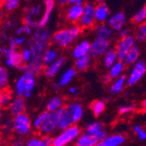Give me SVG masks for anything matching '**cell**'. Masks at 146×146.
<instances>
[{"mask_svg": "<svg viewBox=\"0 0 146 146\" xmlns=\"http://www.w3.org/2000/svg\"><path fill=\"white\" fill-rule=\"evenodd\" d=\"M52 32L50 29L45 27H36L32 32V38L28 42V46L31 51L32 57L26 65V70L32 72L35 75H39L44 70L42 55L51 43ZM25 70V71H26Z\"/></svg>", "mask_w": 146, "mask_h": 146, "instance_id": "6da1fadb", "label": "cell"}, {"mask_svg": "<svg viewBox=\"0 0 146 146\" xmlns=\"http://www.w3.org/2000/svg\"><path fill=\"white\" fill-rule=\"evenodd\" d=\"M83 28L79 25H73L61 28L52 33L51 43L54 46L64 49L70 46L81 35Z\"/></svg>", "mask_w": 146, "mask_h": 146, "instance_id": "7a4b0ae2", "label": "cell"}, {"mask_svg": "<svg viewBox=\"0 0 146 146\" xmlns=\"http://www.w3.org/2000/svg\"><path fill=\"white\" fill-rule=\"evenodd\" d=\"M84 110L83 107L78 102L69 103L65 108H64V111L61 115L58 130L64 131L70 126L79 122L83 116Z\"/></svg>", "mask_w": 146, "mask_h": 146, "instance_id": "3957f363", "label": "cell"}, {"mask_svg": "<svg viewBox=\"0 0 146 146\" xmlns=\"http://www.w3.org/2000/svg\"><path fill=\"white\" fill-rule=\"evenodd\" d=\"M13 131L19 137H27L32 130V123L27 114L25 112L13 116L12 119Z\"/></svg>", "mask_w": 146, "mask_h": 146, "instance_id": "277c9868", "label": "cell"}, {"mask_svg": "<svg viewBox=\"0 0 146 146\" xmlns=\"http://www.w3.org/2000/svg\"><path fill=\"white\" fill-rule=\"evenodd\" d=\"M43 8L44 5L41 4H34L27 7L24 16V24L31 28L38 27L39 20L43 15Z\"/></svg>", "mask_w": 146, "mask_h": 146, "instance_id": "5b68a950", "label": "cell"}, {"mask_svg": "<svg viewBox=\"0 0 146 146\" xmlns=\"http://www.w3.org/2000/svg\"><path fill=\"white\" fill-rule=\"evenodd\" d=\"M80 134V130L78 126L73 124L67 129L61 131L52 141V146H66L68 143L75 140Z\"/></svg>", "mask_w": 146, "mask_h": 146, "instance_id": "8992f818", "label": "cell"}, {"mask_svg": "<svg viewBox=\"0 0 146 146\" xmlns=\"http://www.w3.org/2000/svg\"><path fill=\"white\" fill-rule=\"evenodd\" d=\"M64 111V108H60L58 110L53 111V112H49L46 119L44 120L43 125L39 129V132L41 135L44 136H48L49 134H51L58 129V122L61 117V115Z\"/></svg>", "mask_w": 146, "mask_h": 146, "instance_id": "52a82bcc", "label": "cell"}, {"mask_svg": "<svg viewBox=\"0 0 146 146\" xmlns=\"http://www.w3.org/2000/svg\"><path fill=\"white\" fill-rule=\"evenodd\" d=\"M95 4L89 2L84 5V11L78 21V25L83 29H91L96 26Z\"/></svg>", "mask_w": 146, "mask_h": 146, "instance_id": "ba28073f", "label": "cell"}, {"mask_svg": "<svg viewBox=\"0 0 146 146\" xmlns=\"http://www.w3.org/2000/svg\"><path fill=\"white\" fill-rule=\"evenodd\" d=\"M136 36L133 34H129L123 38H120L117 42L115 47L116 52L117 53L118 60L123 61L128 52L132 48L134 45H136Z\"/></svg>", "mask_w": 146, "mask_h": 146, "instance_id": "9c48e42d", "label": "cell"}, {"mask_svg": "<svg viewBox=\"0 0 146 146\" xmlns=\"http://www.w3.org/2000/svg\"><path fill=\"white\" fill-rule=\"evenodd\" d=\"M110 48H111V40L96 37L90 42V55L93 59L101 58Z\"/></svg>", "mask_w": 146, "mask_h": 146, "instance_id": "30bf717a", "label": "cell"}, {"mask_svg": "<svg viewBox=\"0 0 146 146\" xmlns=\"http://www.w3.org/2000/svg\"><path fill=\"white\" fill-rule=\"evenodd\" d=\"M146 74V62L143 60H138L132 65L131 72L127 77V85L133 86L137 83Z\"/></svg>", "mask_w": 146, "mask_h": 146, "instance_id": "8fae6325", "label": "cell"}, {"mask_svg": "<svg viewBox=\"0 0 146 146\" xmlns=\"http://www.w3.org/2000/svg\"><path fill=\"white\" fill-rule=\"evenodd\" d=\"M126 15L123 11H117L112 15H110L106 23L111 27L113 32H118L126 25Z\"/></svg>", "mask_w": 146, "mask_h": 146, "instance_id": "7c38bea8", "label": "cell"}, {"mask_svg": "<svg viewBox=\"0 0 146 146\" xmlns=\"http://www.w3.org/2000/svg\"><path fill=\"white\" fill-rule=\"evenodd\" d=\"M65 62H66L65 57L59 56L54 62L44 67V75H45V77L49 79H52L54 77H56L60 73Z\"/></svg>", "mask_w": 146, "mask_h": 146, "instance_id": "4fadbf2b", "label": "cell"}, {"mask_svg": "<svg viewBox=\"0 0 146 146\" xmlns=\"http://www.w3.org/2000/svg\"><path fill=\"white\" fill-rule=\"evenodd\" d=\"M83 11H84V5L83 4L70 5L65 12L66 20L72 24L78 23L80 17L83 14Z\"/></svg>", "mask_w": 146, "mask_h": 146, "instance_id": "5bb4252c", "label": "cell"}, {"mask_svg": "<svg viewBox=\"0 0 146 146\" xmlns=\"http://www.w3.org/2000/svg\"><path fill=\"white\" fill-rule=\"evenodd\" d=\"M56 6V0H44V11L38 23V26L45 27L49 24L51 15Z\"/></svg>", "mask_w": 146, "mask_h": 146, "instance_id": "9a60e30c", "label": "cell"}, {"mask_svg": "<svg viewBox=\"0 0 146 146\" xmlns=\"http://www.w3.org/2000/svg\"><path fill=\"white\" fill-rule=\"evenodd\" d=\"M95 5V17L97 24L106 23L110 15H111L109 7L104 0H99Z\"/></svg>", "mask_w": 146, "mask_h": 146, "instance_id": "2e32d148", "label": "cell"}, {"mask_svg": "<svg viewBox=\"0 0 146 146\" xmlns=\"http://www.w3.org/2000/svg\"><path fill=\"white\" fill-rule=\"evenodd\" d=\"M90 41L88 40H82L78 41L74 46V47L72 48L71 54L72 57L75 60H77L90 54Z\"/></svg>", "mask_w": 146, "mask_h": 146, "instance_id": "e0dca14e", "label": "cell"}, {"mask_svg": "<svg viewBox=\"0 0 146 146\" xmlns=\"http://www.w3.org/2000/svg\"><path fill=\"white\" fill-rule=\"evenodd\" d=\"M77 72L78 71L75 67H69L66 70H64V72L60 75L58 82L55 84L54 88L59 89L61 87L67 86L69 83H70L72 81L73 79L75 78V76L77 75Z\"/></svg>", "mask_w": 146, "mask_h": 146, "instance_id": "ac0fdd59", "label": "cell"}, {"mask_svg": "<svg viewBox=\"0 0 146 146\" xmlns=\"http://www.w3.org/2000/svg\"><path fill=\"white\" fill-rule=\"evenodd\" d=\"M26 102L24 96H17L12 100L9 106V112L11 116H16L19 114H22L25 111Z\"/></svg>", "mask_w": 146, "mask_h": 146, "instance_id": "d6986e66", "label": "cell"}, {"mask_svg": "<svg viewBox=\"0 0 146 146\" xmlns=\"http://www.w3.org/2000/svg\"><path fill=\"white\" fill-rule=\"evenodd\" d=\"M94 32L96 37H100L109 40H111L114 36L113 30L107 25V23H99L96 25L94 26Z\"/></svg>", "mask_w": 146, "mask_h": 146, "instance_id": "ffe728a7", "label": "cell"}, {"mask_svg": "<svg viewBox=\"0 0 146 146\" xmlns=\"http://www.w3.org/2000/svg\"><path fill=\"white\" fill-rule=\"evenodd\" d=\"M24 75L25 77V98H30L31 96L32 91L36 86V75L31 71H25Z\"/></svg>", "mask_w": 146, "mask_h": 146, "instance_id": "44dd1931", "label": "cell"}, {"mask_svg": "<svg viewBox=\"0 0 146 146\" xmlns=\"http://www.w3.org/2000/svg\"><path fill=\"white\" fill-rule=\"evenodd\" d=\"M117 61L118 57L115 48H110L102 56V63L107 69L111 68Z\"/></svg>", "mask_w": 146, "mask_h": 146, "instance_id": "7402d4cb", "label": "cell"}, {"mask_svg": "<svg viewBox=\"0 0 146 146\" xmlns=\"http://www.w3.org/2000/svg\"><path fill=\"white\" fill-rule=\"evenodd\" d=\"M59 57V52L58 50L57 49V47L55 46H49L43 53L42 55V61H43V64L44 66H48L50 64H51L52 62H54Z\"/></svg>", "mask_w": 146, "mask_h": 146, "instance_id": "603a6c76", "label": "cell"}, {"mask_svg": "<svg viewBox=\"0 0 146 146\" xmlns=\"http://www.w3.org/2000/svg\"><path fill=\"white\" fill-rule=\"evenodd\" d=\"M139 56H140V48L136 44L128 52L123 60V62L125 63L126 66H132L139 60Z\"/></svg>", "mask_w": 146, "mask_h": 146, "instance_id": "cb8c5ba5", "label": "cell"}, {"mask_svg": "<svg viewBox=\"0 0 146 146\" xmlns=\"http://www.w3.org/2000/svg\"><path fill=\"white\" fill-rule=\"evenodd\" d=\"M125 84H127V77L123 75L114 80V81L110 87V92L111 95H118L123 89Z\"/></svg>", "mask_w": 146, "mask_h": 146, "instance_id": "d4e9b609", "label": "cell"}, {"mask_svg": "<svg viewBox=\"0 0 146 146\" xmlns=\"http://www.w3.org/2000/svg\"><path fill=\"white\" fill-rule=\"evenodd\" d=\"M125 67H126V65L123 62V61L118 60L111 68L109 69L108 75L111 76V78L112 80H115L116 78H118L119 76L123 75V72L125 70Z\"/></svg>", "mask_w": 146, "mask_h": 146, "instance_id": "484cf974", "label": "cell"}, {"mask_svg": "<svg viewBox=\"0 0 146 146\" xmlns=\"http://www.w3.org/2000/svg\"><path fill=\"white\" fill-rule=\"evenodd\" d=\"M98 139L95 135L89 133L82 135L77 141V146H96L98 143Z\"/></svg>", "mask_w": 146, "mask_h": 146, "instance_id": "4316f807", "label": "cell"}, {"mask_svg": "<svg viewBox=\"0 0 146 146\" xmlns=\"http://www.w3.org/2000/svg\"><path fill=\"white\" fill-rule=\"evenodd\" d=\"M92 61H93V58L91 57L90 54H88V55H85L84 57L77 59L75 61L74 67L77 69V71L84 72L87 69H89V67L91 66V64H92Z\"/></svg>", "mask_w": 146, "mask_h": 146, "instance_id": "83f0119b", "label": "cell"}, {"mask_svg": "<svg viewBox=\"0 0 146 146\" xmlns=\"http://www.w3.org/2000/svg\"><path fill=\"white\" fill-rule=\"evenodd\" d=\"M64 108V100L60 96H54L52 97L47 103L46 109L48 112H53L58 110L60 108Z\"/></svg>", "mask_w": 146, "mask_h": 146, "instance_id": "f1b7e54d", "label": "cell"}, {"mask_svg": "<svg viewBox=\"0 0 146 146\" xmlns=\"http://www.w3.org/2000/svg\"><path fill=\"white\" fill-rule=\"evenodd\" d=\"M9 84V72L6 67L0 66V92L6 90Z\"/></svg>", "mask_w": 146, "mask_h": 146, "instance_id": "f546056e", "label": "cell"}, {"mask_svg": "<svg viewBox=\"0 0 146 146\" xmlns=\"http://www.w3.org/2000/svg\"><path fill=\"white\" fill-rule=\"evenodd\" d=\"M146 21V5L140 8L133 16L132 22L137 26H140Z\"/></svg>", "mask_w": 146, "mask_h": 146, "instance_id": "4dcf8cb0", "label": "cell"}, {"mask_svg": "<svg viewBox=\"0 0 146 146\" xmlns=\"http://www.w3.org/2000/svg\"><path fill=\"white\" fill-rule=\"evenodd\" d=\"M25 84V77L23 73V74L17 79L15 82V94L17 96H24Z\"/></svg>", "mask_w": 146, "mask_h": 146, "instance_id": "1f68e13d", "label": "cell"}, {"mask_svg": "<svg viewBox=\"0 0 146 146\" xmlns=\"http://www.w3.org/2000/svg\"><path fill=\"white\" fill-rule=\"evenodd\" d=\"M123 142H124V137L121 135H116V136L104 138L102 143L105 146H119Z\"/></svg>", "mask_w": 146, "mask_h": 146, "instance_id": "d6a6232c", "label": "cell"}, {"mask_svg": "<svg viewBox=\"0 0 146 146\" xmlns=\"http://www.w3.org/2000/svg\"><path fill=\"white\" fill-rule=\"evenodd\" d=\"M90 108L93 111L95 116H98L104 111L105 103L103 101H94L90 104Z\"/></svg>", "mask_w": 146, "mask_h": 146, "instance_id": "836d02e7", "label": "cell"}, {"mask_svg": "<svg viewBox=\"0 0 146 146\" xmlns=\"http://www.w3.org/2000/svg\"><path fill=\"white\" fill-rule=\"evenodd\" d=\"M22 0H2V5L6 11H14L19 5Z\"/></svg>", "mask_w": 146, "mask_h": 146, "instance_id": "e575fe53", "label": "cell"}, {"mask_svg": "<svg viewBox=\"0 0 146 146\" xmlns=\"http://www.w3.org/2000/svg\"><path fill=\"white\" fill-rule=\"evenodd\" d=\"M13 100V96L11 91L5 90L2 92V97H1V103H0V108H9L11 102Z\"/></svg>", "mask_w": 146, "mask_h": 146, "instance_id": "d590c367", "label": "cell"}, {"mask_svg": "<svg viewBox=\"0 0 146 146\" xmlns=\"http://www.w3.org/2000/svg\"><path fill=\"white\" fill-rule=\"evenodd\" d=\"M48 114H49V112L46 110V111H44V112L40 113L38 116H36V117L33 120V122H32V127L34 128L35 130L39 131V129L41 128V126L43 125L44 120L46 119Z\"/></svg>", "mask_w": 146, "mask_h": 146, "instance_id": "8d00e7d4", "label": "cell"}, {"mask_svg": "<svg viewBox=\"0 0 146 146\" xmlns=\"http://www.w3.org/2000/svg\"><path fill=\"white\" fill-rule=\"evenodd\" d=\"M136 36V41L138 43H143L146 40V21L142 25L138 26L137 32Z\"/></svg>", "mask_w": 146, "mask_h": 146, "instance_id": "74e56055", "label": "cell"}, {"mask_svg": "<svg viewBox=\"0 0 146 146\" xmlns=\"http://www.w3.org/2000/svg\"><path fill=\"white\" fill-rule=\"evenodd\" d=\"M33 32V28L26 26V25H22L16 27L15 29V34L19 35V36H30Z\"/></svg>", "mask_w": 146, "mask_h": 146, "instance_id": "f35d334b", "label": "cell"}, {"mask_svg": "<svg viewBox=\"0 0 146 146\" xmlns=\"http://www.w3.org/2000/svg\"><path fill=\"white\" fill-rule=\"evenodd\" d=\"M100 131H102V124L98 122H95L89 124L86 129L87 133L91 134V135H95Z\"/></svg>", "mask_w": 146, "mask_h": 146, "instance_id": "ab89813d", "label": "cell"}, {"mask_svg": "<svg viewBox=\"0 0 146 146\" xmlns=\"http://www.w3.org/2000/svg\"><path fill=\"white\" fill-rule=\"evenodd\" d=\"M20 52H21V56H22V59H23L24 63L25 65H27L31 61V57H32V53H31V49L29 48V46H26V47L22 48V50L20 51Z\"/></svg>", "mask_w": 146, "mask_h": 146, "instance_id": "60d3db41", "label": "cell"}, {"mask_svg": "<svg viewBox=\"0 0 146 146\" xmlns=\"http://www.w3.org/2000/svg\"><path fill=\"white\" fill-rule=\"evenodd\" d=\"M10 40L14 43V45L17 47H21L26 43V36H19V35H16L15 37L10 38Z\"/></svg>", "mask_w": 146, "mask_h": 146, "instance_id": "b9f144b4", "label": "cell"}, {"mask_svg": "<svg viewBox=\"0 0 146 146\" xmlns=\"http://www.w3.org/2000/svg\"><path fill=\"white\" fill-rule=\"evenodd\" d=\"M25 146H44L43 139L39 137H33L26 142Z\"/></svg>", "mask_w": 146, "mask_h": 146, "instance_id": "7bdbcfd3", "label": "cell"}, {"mask_svg": "<svg viewBox=\"0 0 146 146\" xmlns=\"http://www.w3.org/2000/svg\"><path fill=\"white\" fill-rule=\"evenodd\" d=\"M3 131L5 133H10L13 130V124H12V120L11 118H7L3 122Z\"/></svg>", "mask_w": 146, "mask_h": 146, "instance_id": "ee69618b", "label": "cell"}, {"mask_svg": "<svg viewBox=\"0 0 146 146\" xmlns=\"http://www.w3.org/2000/svg\"><path fill=\"white\" fill-rule=\"evenodd\" d=\"M134 131L138 135V137H139V138H140L141 140L146 139V132L143 131V129H142V128H141L140 126L136 125V126L134 127Z\"/></svg>", "mask_w": 146, "mask_h": 146, "instance_id": "f6af8a7d", "label": "cell"}, {"mask_svg": "<svg viewBox=\"0 0 146 146\" xmlns=\"http://www.w3.org/2000/svg\"><path fill=\"white\" fill-rule=\"evenodd\" d=\"M134 109H135V106H133V105L123 106V107H121V108L118 109V112H119V114L123 115V114H127V113H130L131 111L134 110Z\"/></svg>", "mask_w": 146, "mask_h": 146, "instance_id": "bcb514c9", "label": "cell"}, {"mask_svg": "<svg viewBox=\"0 0 146 146\" xmlns=\"http://www.w3.org/2000/svg\"><path fill=\"white\" fill-rule=\"evenodd\" d=\"M25 144H26V142L22 137L15 138L11 143V146H25Z\"/></svg>", "mask_w": 146, "mask_h": 146, "instance_id": "7dc6e473", "label": "cell"}, {"mask_svg": "<svg viewBox=\"0 0 146 146\" xmlns=\"http://www.w3.org/2000/svg\"><path fill=\"white\" fill-rule=\"evenodd\" d=\"M117 33H118V37L119 38H123V37H125V36H128L129 34H131V31H130V29L128 28V27L124 26Z\"/></svg>", "mask_w": 146, "mask_h": 146, "instance_id": "c3c4849f", "label": "cell"}, {"mask_svg": "<svg viewBox=\"0 0 146 146\" xmlns=\"http://www.w3.org/2000/svg\"><path fill=\"white\" fill-rule=\"evenodd\" d=\"M111 76H110L109 75H104L102 77V82L104 84V85H109V84H111Z\"/></svg>", "mask_w": 146, "mask_h": 146, "instance_id": "681fc988", "label": "cell"}, {"mask_svg": "<svg viewBox=\"0 0 146 146\" xmlns=\"http://www.w3.org/2000/svg\"><path fill=\"white\" fill-rule=\"evenodd\" d=\"M95 136L97 137V138L98 139V141H103L104 138H106V133L103 131H98L97 134H95Z\"/></svg>", "mask_w": 146, "mask_h": 146, "instance_id": "f907efd6", "label": "cell"}, {"mask_svg": "<svg viewBox=\"0 0 146 146\" xmlns=\"http://www.w3.org/2000/svg\"><path fill=\"white\" fill-rule=\"evenodd\" d=\"M78 93V89L76 87H70L69 88V94L72 96H76Z\"/></svg>", "mask_w": 146, "mask_h": 146, "instance_id": "816d5d0a", "label": "cell"}, {"mask_svg": "<svg viewBox=\"0 0 146 146\" xmlns=\"http://www.w3.org/2000/svg\"><path fill=\"white\" fill-rule=\"evenodd\" d=\"M84 0H68L70 5H75V4H83Z\"/></svg>", "mask_w": 146, "mask_h": 146, "instance_id": "f5cc1de1", "label": "cell"}, {"mask_svg": "<svg viewBox=\"0 0 146 146\" xmlns=\"http://www.w3.org/2000/svg\"><path fill=\"white\" fill-rule=\"evenodd\" d=\"M57 1H58V3L61 6H64V5H66L67 4H69L68 0H57Z\"/></svg>", "mask_w": 146, "mask_h": 146, "instance_id": "db71d44e", "label": "cell"}, {"mask_svg": "<svg viewBox=\"0 0 146 146\" xmlns=\"http://www.w3.org/2000/svg\"><path fill=\"white\" fill-rule=\"evenodd\" d=\"M3 117H4V112L1 108H0V121L3 120Z\"/></svg>", "mask_w": 146, "mask_h": 146, "instance_id": "11a10c76", "label": "cell"}, {"mask_svg": "<svg viewBox=\"0 0 146 146\" xmlns=\"http://www.w3.org/2000/svg\"><path fill=\"white\" fill-rule=\"evenodd\" d=\"M142 107H143V108H146V99L142 102Z\"/></svg>", "mask_w": 146, "mask_h": 146, "instance_id": "9f6ffc18", "label": "cell"}, {"mask_svg": "<svg viewBox=\"0 0 146 146\" xmlns=\"http://www.w3.org/2000/svg\"><path fill=\"white\" fill-rule=\"evenodd\" d=\"M96 146H105V145H104V143H103L101 142V143H98V144H97Z\"/></svg>", "mask_w": 146, "mask_h": 146, "instance_id": "6f0895ef", "label": "cell"}, {"mask_svg": "<svg viewBox=\"0 0 146 146\" xmlns=\"http://www.w3.org/2000/svg\"><path fill=\"white\" fill-rule=\"evenodd\" d=\"M1 97H2V92H0V103H1Z\"/></svg>", "mask_w": 146, "mask_h": 146, "instance_id": "680465c9", "label": "cell"}, {"mask_svg": "<svg viewBox=\"0 0 146 146\" xmlns=\"http://www.w3.org/2000/svg\"><path fill=\"white\" fill-rule=\"evenodd\" d=\"M1 5H2V0H0V6H1Z\"/></svg>", "mask_w": 146, "mask_h": 146, "instance_id": "91938a15", "label": "cell"}, {"mask_svg": "<svg viewBox=\"0 0 146 146\" xmlns=\"http://www.w3.org/2000/svg\"><path fill=\"white\" fill-rule=\"evenodd\" d=\"M0 144H1V139H0Z\"/></svg>", "mask_w": 146, "mask_h": 146, "instance_id": "94428289", "label": "cell"}]
</instances>
